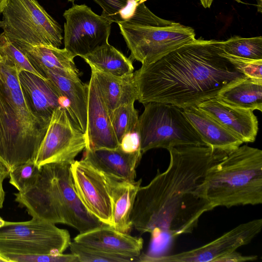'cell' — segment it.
Instances as JSON below:
<instances>
[{"instance_id": "cell-1", "label": "cell", "mask_w": 262, "mask_h": 262, "mask_svg": "<svg viewBox=\"0 0 262 262\" xmlns=\"http://www.w3.org/2000/svg\"><path fill=\"white\" fill-rule=\"evenodd\" d=\"M167 150V168L139 187L130 215L133 228L150 233L153 252L178 236L191 233L202 215L213 209L200 185L207 170L232 151L196 145Z\"/></svg>"}, {"instance_id": "cell-2", "label": "cell", "mask_w": 262, "mask_h": 262, "mask_svg": "<svg viewBox=\"0 0 262 262\" xmlns=\"http://www.w3.org/2000/svg\"><path fill=\"white\" fill-rule=\"evenodd\" d=\"M221 43L195 39L143 64L134 72L137 100L194 106L246 78L224 55Z\"/></svg>"}, {"instance_id": "cell-3", "label": "cell", "mask_w": 262, "mask_h": 262, "mask_svg": "<svg viewBox=\"0 0 262 262\" xmlns=\"http://www.w3.org/2000/svg\"><path fill=\"white\" fill-rule=\"evenodd\" d=\"M48 125L29 106L17 68L3 58L0 62V162L9 172L34 161Z\"/></svg>"}, {"instance_id": "cell-4", "label": "cell", "mask_w": 262, "mask_h": 262, "mask_svg": "<svg viewBox=\"0 0 262 262\" xmlns=\"http://www.w3.org/2000/svg\"><path fill=\"white\" fill-rule=\"evenodd\" d=\"M14 195L15 202L32 217L68 225L80 233L104 225L87 210L79 198L70 164L42 165L34 184L26 191Z\"/></svg>"}, {"instance_id": "cell-5", "label": "cell", "mask_w": 262, "mask_h": 262, "mask_svg": "<svg viewBox=\"0 0 262 262\" xmlns=\"http://www.w3.org/2000/svg\"><path fill=\"white\" fill-rule=\"evenodd\" d=\"M200 189L214 209L262 203V150L239 146L207 171Z\"/></svg>"}, {"instance_id": "cell-6", "label": "cell", "mask_w": 262, "mask_h": 262, "mask_svg": "<svg viewBox=\"0 0 262 262\" xmlns=\"http://www.w3.org/2000/svg\"><path fill=\"white\" fill-rule=\"evenodd\" d=\"M118 24L132 57L142 64L153 62L195 39L193 28L165 20L151 12L144 2Z\"/></svg>"}, {"instance_id": "cell-7", "label": "cell", "mask_w": 262, "mask_h": 262, "mask_svg": "<svg viewBox=\"0 0 262 262\" xmlns=\"http://www.w3.org/2000/svg\"><path fill=\"white\" fill-rule=\"evenodd\" d=\"M139 117L137 132L140 150L179 145L207 146L184 114L176 105L150 102Z\"/></svg>"}, {"instance_id": "cell-8", "label": "cell", "mask_w": 262, "mask_h": 262, "mask_svg": "<svg viewBox=\"0 0 262 262\" xmlns=\"http://www.w3.org/2000/svg\"><path fill=\"white\" fill-rule=\"evenodd\" d=\"M2 13L0 29L16 47L61 46V26L37 0H8Z\"/></svg>"}, {"instance_id": "cell-9", "label": "cell", "mask_w": 262, "mask_h": 262, "mask_svg": "<svg viewBox=\"0 0 262 262\" xmlns=\"http://www.w3.org/2000/svg\"><path fill=\"white\" fill-rule=\"evenodd\" d=\"M71 243L68 231L37 217L0 228V255L60 254Z\"/></svg>"}, {"instance_id": "cell-10", "label": "cell", "mask_w": 262, "mask_h": 262, "mask_svg": "<svg viewBox=\"0 0 262 262\" xmlns=\"http://www.w3.org/2000/svg\"><path fill=\"white\" fill-rule=\"evenodd\" d=\"M87 146L85 134L74 124L66 108L58 107L53 112L34 162L39 168L50 163L71 164Z\"/></svg>"}, {"instance_id": "cell-11", "label": "cell", "mask_w": 262, "mask_h": 262, "mask_svg": "<svg viewBox=\"0 0 262 262\" xmlns=\"http://www.w3.org/2000/svg\"><path fill=\"white\" fill-rule=\"evenodd\" d=\"M63 16L64 49L81 57L108 43L112 22L85 4H74Z\"/></svg>"}, {"instance_id": "cell-12", "label": "cell", "mask_w": 262, "mask_h": 262, "mask_svg": "<svg viewBox=\"0 0 262 262\" xmlns=\"http://www.w3.org/2000/svg\"><path fill=\"white\" fill-rule=\"evenodd\" d=\"M261 228L262 219H254L236 226L199 247L170 255L141 254L139 261L215 262L217 258L249 244L260 233Z\"/></svg>"}, {"instance_id": "cell-13", "label": "cell", "mask_w": 262, "mask_h": 262, "mask_svg": "<svg viewBox=\"0 0 262 262\" xmlns=\"http://www.w3.org/2000/svg\"><path fill=\"white\" fill-rule=\"evenodd\" d=\"M74 185L87 210L100 222L113 224L111 195L103 173L84 159L70 164Z\"/></svg>"}, {"instance_id": "cell-14", "label": "cell", "mask_w": 262, "mask_h": 262, "mask_svg": "<svg viewBox=\"0 0 262 262\" xmlns=\"http://www.w3.org/2000/svg\"><path fill=\"white\" fill-rule=\"evenodd\" d=\"M85 149H114L119 147L110 115L103 100L95 75L91 71L88 84L87 133Z\"/></svg>"}, {"instance_id": "cell-15", "label": "cell", "mask_w": 262, "mask_h": 262, "mask_svg": "<svg viewBox=\"0 0 262 262\" xmlns=\"http://www.w3.org/2000/svg\"><path fill=\"white\" fill-rule=\"evenodd\" d=\"M195 106L243 143L255 141L258 130V122L253 111L231 105L216 97L203 101Z\"/></svg>"}, {"instance_id": "cell-16", "label": "cell", "mask_w": 262, "mask_h": 262, "mask_svg": "<svg viewBox=\"0 0 262 262\" xmlns=\"http://www.w3.org/2000/svg\"><path fill=\"white\" fill-rule=\"evenodd\" d=\"M20 84L33 113L49 124L53 111L58 107L68 109L66 99L46 78L27 71L19 72Z\"/></svg>"}, {"instance_id": "cell-17", "label": "cell", "mask_w": 262, "mask_h": 262, "mask_svg": "<svg viewBox=\"0 0 262 262\" xmlns=\"http://www.w3.org/2000/svg\"><path fill=\"white\" fill-rule=\"evenodd\" d=\"M74 241L105 252L137 257L141 254L143 246L142 238L106 225L79 233Z\"/></svg>"}, {"instance_id": "cell-18", "label": "cell", "mask_w": 262, "mask_h": 262, "mask_svg": "<svg viewBox=\"0 0 262 262\" xmlns=\"http://www.w3.org/2000/svg\"><path fill=\"white\" fill-rule=\"evenodd\" d=\"M141 151L126 152L117 148L85 149L83 159L98 170L115 178L134 181L136 169L141 159Z\"/></svg>"}, {"instance_id": "cell-19", "label": "cell", "mask_w": 262, "mask_h": 262, "mask_svg": "<svg viewBox=\"0 0 262 262\" xmlns=\"http://www.w3.org/2000/svg\"><path fill=\"white\" fill-rule=\"evenodd\" d=\"M40 73L57 90L68 103L67 112L76 126L85 135L87 133L88 84L80 79L66 78L48 69Z\"/></svg>"}, {"instance_id": "cell-20", "label": "cell", "mask_w": 262, "mask_h": 262, "mask_svg": "<svg viewBox=\"0 0 262 262\" xmlns=\"http://www.w3.org/2000/svg\"><path fill=\"white\" fill-rule=\"evenodd\" d=\"M102 173L112 202V227L122 232L129 233L133 228L130 215L142 180L129 181Z\"/></svg>"}, {"instance_id": "cell-21", "label": "cell", "mask_w": 262, "mask_h": 262, "mask_svg": "<svg viewBox=\"0 0 262 262\" xmlns=\"http://www.w3.org/2000/svg\"><path fill=\"white\" fill-rule=\"evenodd\" d=\"M18 48L39 73L48 69L66 78L79 79L80 73L74 61L75 57L66 49L49 46H26Z\"/></svg>"}, {"instance_id": "cell-22", "label": "cell", "mask_w": 262, "mask_h": 262, "mask_svg": "<svg viewBox=\"0 0 262 262\" xmlns=\"http://www.w3.org/2000/svg\"><path fill=\"white\" fill-rule=\"evenodd\" d=\"M182 110L207 146L215 149L233 151L244 143L233 134L195 106Z\"/></svg>"}, {"instance_id": "cell-23", "label": "cell", "mask_w": 262, "mask_h": 262, "mask_svg": "<svg viewBox=\"0 0 262 262\" xmlns=\"http://www.w3.org/2000/svg\"><path fill=\"white\" fill-rule=\"evenodd\" d=\"M96 76L102 96L110 115L119 106L134 103L137 91L134 72L122 76H115L91 69Z\"/></svg>"}, {"instance_id": "cell-24", "label": "cell", "mask_w": 262, "mask_h": 262, "mask_svg": "<svg viewBox=\"0 0 262 262\" xmlns=\"http://www.w3.org/2000/svg\"><path fill=\"white\" fill-rule=\"evenodd\" d=\"M216 97L235 107L261 112L262 80L247 77L220 92Z\"/></svg>"}, {"instance_id": "cell-25", "label": "cell", "mask_w": 262, "mask_h": 262, "mask_svg": "<svg viewBox=\"0 0 262 262\" xmlns=\"http://www.w3.org/2000/svg\"><path fill=\"white\" fill-rule=\"evenodd\" d=\"M81 58L91 69L115 76L122 77L134 72L132 61L109 43Z\"/></svg>"}, {"instance_id": "cell-26", "label": "cell", "mask_w": 262, "mask_h": 262, "mask_svg": "<svg viewBox=\"0 0 262 262\" xmlns=\"http://www.w3.org/2000/svg\"><path fill=\"white\" fill-rule=\"evenodd\" d=\"M221 47L226 54L238 58L262 59V37L244 38L233 36L227 40L221 41Z\"/></svg>"}, {"instance_id": "cell-27", "label": "cell", "mask_w": 262, "mask_h": 262, "mask_svg": "<svg viewBox=\"0 0 262 262\" xmlns=\"http://www.w3.org/2000/svg\"><path fill=\"white\" fill-rule=\"evenodd\" d=\"M134 104L121 105L110 114L112 124L119 144L124 136L137 129L138 113Z\"/></svg>"}, {"instance_id": "cell-28", "label": "cell", "mask_w": 262, "mask_h": 262, "mask_svg": "<svg viewBox=\"0 0 262 262\" xmlns=\"http://www.w3.org/2000/svg\"><path fill=\"white\" fill-rule=\"evenodd\" d=\"M71 253L78 259L79 262H133L139 261V257H132L105 252L86 246L75 242L69 246Z\"/></svg>"}, {"instance_id": "cell-29", "label": "cell", "mask_w": 262, "mask_h": 262, "mask_svg": "<svg viewBox=\"0 0 262 262\" xmlns=\"http://www.w3.org/2000/svg\"><path fill=\"white\" fill-rule=\"evenodd\" d=\"M0 53L3 58L14 65L19 72L27 71L46 78L34 67L24 53L14 45L2 32L0 33Z\"/></svg>"}, {"instance_id": "cell-30", "label": "cell", "mask_w": 262, "mask_h": 262, "mask_svg": "<svg viewBox=\"0 0 262 262\" xmlns=\"http://www.w3.org/2000/svg\"><path fill=\"white\" fill-rule=\"evenodd\" d=\"M40 168L31 161L19 165L10 171L9 183L19 192H24L33 186L37 180Z\"/></svg>"}, {"instance_id": "cell-31", "label": "cell", "mask_w": 262, "mask_h": 262, "mask_svg": "<svg viewBox=\"0 0 262 262\" xmlns=\"http://www.w3.org/2000/svg\"><path fill=\"white\" fill-rule=\"evenodd\" d=\"M8 262H79L74 254L6 255L3 256Z\"/></svg>"}, {"instance_id": "cell-32", "label": "cell", "mask_w": 262, "mask_h": 262, "mask_svg": "<svg viewBox=\"0 0 262 262\" xmlns=\"http://www.w3.org/2000/svg\"><path fill=\"white\" fill-rule=\"evenodd\" d=\"M102 9L101 16L112 23L123 20V11L131 0H94Z\"/></svg>"}, {"instance_id": "cell-33", "label": "cell", "mask_w": 262, "mask_h": 262, "mask_svg": "<svg viewBox=\"0 0 262 262\" xmlns=\"http://www.w3.org/2000/svg\"><path fill=\"white\" fill-rule=\"evenodd\" d=\"M224 54L247 77L262 80V59H244L228 55L224 52Z\"/></svg>"}, {"instance_id": "cell-34", "label": "cell", "mask_w": 262, "mask_h": 262, "mask_svg": "<svg viewBox=\"0 0 262 262\" xmlns=\"http://www.w3.org/2000/svg\"><path fill=\"white\" fill-rule=\"evenodd\" d=\"M119 147L126 152L141 151L137 129L124 136L119 144Z\"/></svg>"}, {"instance_id": "cell-35", "label": "cell", "mask_w": 262, "mask_h": 262, "mask_svg": "<svg viewBox=\"0 0 262 262\" xmlns=\"http://www.w3.org/2000/svg\"><path fill=\"white\" fill-rule=\"evenodd\" d=\"M257 258L256 255H243L235 250L217 258L215 262H244L255 260Z\"/></svg>"}, {"instance_id": "cell-36", "label": "cell", "mask_w": 262, "mask_h": 262, "mask_svg": "<svg viewBox=\"0 0 262 262\" xmlns=\"http://www.w3.org/2000/svg\"><path fill=\"white\" fill-rule=\"evenodd\" d=\"M9 171L8 168L0 162V209L2 208L5 199V192L3 183L4 180L9 177Z\"/></svg>"}, {"instance_id": "cell-37", "label": "cell", "mask_w": 262, "mask_h": 262, "mask_svg": "<svg viewBox=\"0 0 262 262\" xmlns=\"http://www.w3.org/2000/svg\"><path fill=\"white\" fill-rule=\"evenodd\" d=\"M202 5L205 8H209L211 5L213 0H200Z\"/></svg>"}, {"instance_id": "cell-38", "label": "cell", "mask_w": 262, "mask_h": 262, "mask_svg": "<svg viewBox=\"0 0 262 262\" xmlns=\"http://www.w3.org/2000/svg\"><path fill=\"white\" fill-rule=\"evenodd\" d=\"M8 0H0V13H2L5 8Z\"/></svg>"}, {"instance_id": "cell-39", "label": "cell", "mask_w": 262, "mask_h": 262, "mask_svg": "<svg viewBox=\"0 0 262 262\" xmlns=\"http://www.w3.org/2000/svg\"><path fill=\"white\" fill-rule=\"evenodd\" d=\"M257 11L259 13L262 12V0H257Z\"/></svg>"}, {"instance_id": "cell-40", "label": "cell", "mask_w": 262, "mask_h": 262, "mask_svg": "<svg viewBox=\"0 0 262 262\" xmlns=\"http://www.w3.org/2000/svg\"><path fill=\"white\" fill-rule=\"evenodd\" d=\"M9 223V221H6L4 220L0 216V228L5 226L6 225L8 224Z\"/></svg>"}, {"instance_id": "cell-41", "label": "cell", "mask_w": 262, "mask_h": 262, "mask_svg": "<svg viewBox=\"0 0 262 262\" xmlns=\"http://www.w3.org/2000/svg\"><path fill=\"white\" fill-rule=\"evenodd\" d=\"M8 262V260L0 255V262Z\"/></svg>"}, {"instance_id": "cell-42", "label": "cell", "mask_w": 262, "mask_h": 262, "mask_svg": "<svg viewBox=\"0 0 262 262\" xmlns=\"http://www.w3.org/2000/svg\"><path fill=\"white\" fill-rule=\"evenodd\" d=\"M146 0H131V1L134 2L135 3H137L139 2L145 1Z\"/></svg>"}, {"instance_id": "cell-43", "label": "cell", "mask_w": 262, "mask_h": 262, "mask_svg": "<svg viewBox=\"0 0 262 262\" xmlns=\"http://www.w3.org/2000/svg\"><path fill=\"white\" fill-rule=\"evenodd\" d=\"M3 60V57L0 53V62Z\"/></svg>"}, {"instance_id": "cell-44", "label": "cell", "mask_w": 262, "mask_h": 262, "mask_svg": "<svg viewBox=\"0 0 262 262\" xmlns=\"http://www.w3.org/2000/svg\"><path fill=\"white\" fill-rule=\"evenodd\" d=\"M68 1H69V2H73L75 1V0H68Z\"/></svg>"}]
</instances>
